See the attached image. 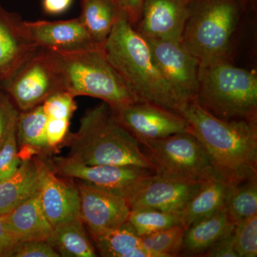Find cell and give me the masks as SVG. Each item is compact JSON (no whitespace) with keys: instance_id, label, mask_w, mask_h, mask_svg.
<instances>
[{"instance_id":"cell-1","label":"cell","mask_w":257,"mask_h":257,"mask_svg":"<svg viewBox=\"0 0 257 257\" xmlns=\"http://www.w3.org/2000/svg\"><path fill=\"white\" fill-rule=\"evenodd\" d=\"M179 114L207 150L221 177L236 185L257 176L256 121L216 117L195 100Z\"/></svg>"},{"instance_id":"cell-2","label":"cell","mask_w":257,"mask_h":257,"mask_svg":"<svg viewBox=\"0 0 257 257\" xmlns=\"http://www.w3.org/2000/svg\"><path fill=\"white\" fill-rule=\"evenodd\" d=\"M102 49L109 63L140 99L178 114L187 105L161 72L146 38L121 11Z\"/></svg>"},{"instance_id":"cell-3","label":"cell","mask_w":257,"mask_h":257,"mask_svg":"<svg viewBox=\"0 0 257 257\" xmlns=\"http://www.w3.org/2000/svg\"><path fill=\"white\" fill-rule=\"evenodd\" d=\"M69 157L87 165H133L155 172L140 144L105 102L88 109L77 133L67 135Z\"/></svg>"},{"instance_id":"cell-4","label":"cell","mask_w":257,"mask_h":257,"mask_svg":"<svg viewBox=\"0 0 257 257\" xmlns=\"http://www.w3.org/2000/svg\"><path fill=\"white\" fill-rule=\"evenodd\" d=\"M60 74L63 90L74 96L101 99L117 111L140 99L109 63L102 47L72 53L50 51Z\"/></svg>"},{"instance_id":"cell-5","label":"cell","mask_w":257,"mask_h":257,"mask_svg":"<svg viewBox=\"0 0 257 257\" xmlns=\"http://www.w3.org/2000/svg\"><path fill=\"white\" fill-rule=\"evenodd\" d=\"M195 101L216 117L256 121L257 74L229 60L200 66Z\"/></svg>"},{"instance_id":"cell-6","label":"cell","mask_w":257,"mask_h":257,"mask_svg":"<svg viewBox=\"0 0 257 257\" xmlns=\"http://www.w3.org/2000/svg\"><path fill=\"white\" fill-rule=\"evenodd\" d=\"M245 0H192L182 43L200 66L229 60Z\"/></svg>"},{"instance_id":"cell-7","label":"cell","mask_w":257,"mask_h":257,"mask_svg":"<svg viewBox=\"0 0 257 257\" xmlns=\"http://www.w3.org/2000/svg\"><path fill=\"white\" fill-rule=\"evenodd\" d=\"M143 145L155 165V174L161 177L191 182L224 179L206 149L192 133L175 134Z\"/></svg>"},{"instance_id":"cell-8","label":"cell","mask_w":257,"mask_h":257,"mask_svg":"<svg viewBox=\"0 0 257 257\" xmlns=\"http://www.w3.org/2000/svg\"><path fill=\"white\" fill-rule=\"evenodd\" d=\"M52 170L64 177L85 181L124 198L128 202L153 177V171L133 165H87L71 157L52 159Z\"/></svg>"},{"instance_id":"cell-9","label":"cell","mask_w":257,"mask_h":257,"mask_svg":"<svg viewBox=\"0 0 257 257\" xmlns=\"http://www.w3.org/2000/svg\"><path fill=\"white\" fill-rule=\"evenodd\" d=\"M2 89L20 111L40 105L52 94L63 90L50 51L39 48Z\"/></svg>"},{"instance_id":"cell-10","label":"cell","mask_w":257,"mask_h":257,"mask_svg":"<svg viewBox=\"0 0 257 257\" xmlns=\"http://www.w3.org/2000/svg\"><path fill=\"white\" fill-rule=\"evenodd\" d=\"M155 62L184 104L195 100L200 63L182 42L146 38Z\"/></svg>"},{"instance_id":"cell-11","label":"cell","mask_w":257,"mask_h":257,"mask_svg":"<svg viewBox=\"0 0 257 257\" xmlns=\"http://www.w3.org/2000/svg\"><path fill=\"white\" fill-rule=\"evenodd\" d=\"M114 113L140 145L175 134L190 133V126L183 116L149 101H139Z\"/></svg>"},{"instance_id":"cell-12","label":"cell","mask_w":257,"mask_h":257,"mask_svg":"<svg viewBox=\"0 0 257 257\" xmlns=\"http://www.w3.org/2000/svg\"><path fill=\"white\" fill-rule=\"evenodd\" d=\"M79 218L89 233L124 224L130 216V203L124 198L79 180Z\"/></svg>"},{"instance_id":"cell-13","label":"cell","mask_w":257,"mask_h":257,"mask_svg":"<svg viewBox=\"0 0 257 257\" xmlns=\"http://www.w3.org/2000/svg\"><path fill=\"white\" fill-rule=\"evenodd\" d=\"M23 26L31 41L44 50L72 53L99 47L79 17L62 21H23Z\"/></svg>"},{"instance_id":"cell-14","label":"cell","mask_w":257,"mask_h":257,"mask_svg":"<svg viewBox=\"0 0 257 257\" xmlns=\"http://www.w3.org/2000/svg\"><path fill=\"white\" fill-rule=\"evenodd\" d=\"M192 0H145L137 30L145 38L182 42Z\"/></svg>"},{"instance_id":"cell-15","label":"cell","mask_w":257,"mask_h":257,"mask_svg":"<svg viewBox=\"0 0 257 257\" xmlns=\"http://www.w3.org/2000/svg\"><path fill=\"white\" fill-rule=\"evenodd\" d=\"M23 20L0 5V89L35 55L38 47L25 33Z\"/></svg>"},{"instance_id":"cell-16","label":"cell","mask_w":257,"mask_h":257,"mask_svg":"<svg viewBox=\"0 0 257 257\" xmlns=\"http://www.w3.org/2000/svg\"><path fill=\"white\" fill-rule=\"evenodd\" d=\"M40 179L39 196L44 212L53 226L79 218L77 187L64 182L48 164L38 159Z\"/></svg>"},{"instance_id":"cell-17","label":"cell","mask_w":257,"mask_h":257,"mask_svg":"<svg viewBox=\"0 0 257 257\" xmlns=\"http://www.w3.org/2000/svg\"><path fill=\"white\" fill-rule=\"evenodd\" d=\"M207 182H191L153 175L130 202V209L179 212Z\"/></svg>"},{"instance_id":"cell-18","label":"cell","mask_w":257,"mask_h":257,"mask_svg":"<svg viewBox=\"0 0 257 257\" xmlns=\"http://www.w3.org/2000/svg\"><path fill=\"white\" fill-rule=\"evenodd\" d=\"M5 220L10 231L21 242L46 241L53 231V226L42 209L38 192L5 214Z\"/></svg>"},{"instance_id":"cell-19","label":"cell","mask_w":257,"mask_h":257,"mask_svg":"<svg viewBox=\"0 0 257 257\" xmlns=\"http://www.w3.org/2000/svg\"><path fill=\"white\" fill-rule=\"evenodd\" d=\"M235 226L225 207L187 228L182 251L190 255L204 252L216 241L231 234Z\"/></svg>"},{"instance_id":"cell-20","label":"cell","mask_w":257,"mask_h":257,"mask_svg":"<svg viewBox=\"0 0 257 257\" xmlns=\"http://www.w3.org/2000/svg\"><path fill=\"white\" fill-rule=\"evenodd\" d=\"M40 179L38 159L22 162L14 175L0 182V215L8 214L38 192Z\"/></svg>"},{"instance_id":"cell-21","label":"cell","mask_w":257,"mask_h":257,"mask_svg":"<svg viewBox=\"0 0 257 257\" xmlns=\"http://www.w3.org/2000/svg\"><path fill=\"white\" fill-rule=\"evenodd\" d=\"M101 256L155 257L143 247L140 236L128 221L116 227L90 233Z\"/></svg>"},{"instance_id":"cell-22","label":"cell","mask_w":257,"mask_h":257,"mask_svg":"<svg viewBox=\"0 0 257 257\" xmlns=\"http://www.w3.org/2000/svg\"><path fill=\"white\" fill-rule=\"evenodd\" d=\"M231 184L224 179L210 181L179 211L182 224L187 228L193 223L212 215L226 207Z\"/></svg>"},{"instance_id":"cell-23","label":"cell","mask_w":257,"mask_h":257,"mask_svg":"<svg viewBox=\"0 0 257 257\" xmlns=\"http://www.w3.org/2000/svg\"><path fill=\"white\" fill-rule=\"evenodd\" d=\"M46 241L60 256H96L80 218L55 226Z\"/></svg>"},{"instance_id":"cell-24","label":"cell","mask_w":257,"mask_h":257,"mask_svg":"<svg viewBox=\"0 0 257 257\" xmlns=\"http://www.w3.org/2000/svg\"><path fill=\"white\" fill-rule=\"evenodd\" d=\"M81 19L93 42L102 47L110 35L120 10L115 0H81Z\"/></svg>"},{"instance_id":"cell-25","label":"cell","mask_w":257,"mask_h":257,"mask_svg":"<svg viewBox=\"0 0 257 257\" xmlns=\"http://www.w3.org/2000/svg\"><path fill=\"white\" fill-rule=\"evenodd\" d=\"M47 116L42 104L19 112L16 133L18 145H30L40 152L47 150L46 126Z\"/></svg>"},{"instance_id":"cell-26","label":"cell","mask_w":257,"mask_h":257,"mask_svg":"<svg viewBox=\"0 0 257 257\" xmlns=\"http://www.w3.org/2000/svg\"><path fill=\"white\" fill-rule=\"evenodd\" d=\"M256 177L232 185L230 189L226 209L229 217L236 225L243 219L256 214Z\"/></svg>"},{"instance_id":"cell-27","label":"cell","mask_w":257,"mask_h":257,"mask_svg":"<svg viewBox=\"0 0 257 257\" xmlns=\"http://www.w3.org/2000/svg\"><path fill=\"white\" fill-rule=\"evenodd\" d=\"M128 221L133 225L140 236L153 234L182 224L179 212L153 209H132Z\"/></svg>"},{"instance_id":"cell-28","label":"cell","mask_w":257,"mask_h":257,"mask_svg":"<svg viewBox=\"0 0 257 257\" xmlns=\"http://www.w3.org/2000/svg\"><path fill=\"white\" fill-rule=\"evenodd\" d=\"M186 229L187 226L180 224L153 234L140 236L142 246L153 253L155 257L179 256L182 251Z\"/></svg>"},{"instance_id":"cell-29","label":"cell","mask_w":257,"mask_h":257,"mask_svg":"<svg viewBox=\"0 0 257 257\" xmlns=\"http://www.w3.org/2000/svg\"><path fill=\"white\" fill-rule=\"evenodd\" d=\"M234 248L238 257L257 256V215L240 221L234 231Z\"/></svg>"},{"instance_id":"cell-30","label":"cell","mask_w":257,"mask_h":257,"mask_svg":"<svg viewBox=\"0 0 257 257\" xmlns=\"http://www.w3.org/2000/svg\"><path fill=\"white\" fill-rule=\"evenodd\" d=\"M16 126L0 147V182L9 179L18 171L22 161L18 157Z\"/></svg>"},{"instance_id":"cell-31","label":"cell","mask_w":257,"mask_h":257,"mask_svg":"<svg viewBox=\"0 0 257 257\" xmlns=\"http://www.w3.org/2000/svg\"><path fill=\"white\" fill-rule=\"evenodd\" d=\"M75 96L67 91L61 90L52 94L42 103L47 118L70 120L77 109Z\"/></svg>"},{"instance_id":"cell-32","label":"cell","mask_w":257,"mask_h":257,"mask_svg":"<svg viewBox=\"0 0 257 257\" xmlns=\"http://www.w3.org/2000/svg\"><path fill=\"white\" fill-rule=\"evenodd\" d=\"M19 112L7 93L0 92V147L11 130L16 126Z\"/></svg>"},{"instance_id":"cell-33","label":"cell","mask_w":257,"mask_h":257,"mask_svg":"<svg viewBox=\"0 0 257 257\" xmlns=\"http://www.w3.org/2000/svg\"><path fill=\"white\" fill-rule=\"evenodd\" d=\"M60 255L45 240L24 241L19 245L13 257H59Z\"/></svg>"},{"instance_id":"cell-34","label":"cell","mask_w":257,"mask_h":257,"mask_svg":"<svg viewBox=\"0 0 257 257\" xmlns=\"http://www.w3.org/2000/svg\"><path fill=\"white\" fill-rule=\"evenodd\" d=\"M70 120L47 118L46 140L48 150L58 147L68 135Z\"/></svg>"},{"instance_id":"cell-35","label":"cell","mask_w":257,"mask_h":257,"mask_svg":"<svg viewBox=\"0 0 257 257\" xmlns=\"http://www.w3.org/2000/svg\"><path fill=\"white\" fill-rule=\"evenodd\" d=\"M21 243L18 236L7 226L5 214L0 215V257L13 256Z\"/></svg>"},{"instance_id":"cell-36","label":"cell","mask_w":257,"mask_h":257,"mask_svg":"<svg viewBox=\"0 0 257 257\" xmlns=\"http://www.w3.org/2000/svg\"><path fill=\"white\" fill-rule=\"evenodd\" d=\"M204 253V256L238 257L234 248V231L211 245Z\"/></svg>"},{"instance_id":"cell-37","label":"cell","mask_w":257,"mask_h":257,"mask_svg":"<svg viewBox=\"0 0 257 257\" xmlns=\"http://www.w3.org/2000/svg\"><path fill=\"white\" fill-rule=\"evenodd\" d=\"M120 11L126 17L128 23L136 27L140 18L145 0H115Z\"/></svg>"},{"instance_id":"cell-38","label":"cell","mask_w":257,"mask_h":257,"mask_svg":"<svg viewBox=\"0 0 257 257\" xmlns=\"http://www.w3.org/2000/svg\"><path fill=\"white\" fill-rule=\"evenodd\" d=\"M73 0H43L42 8L47 15H57L65 13Z\"/></svg>"},{"instance_id":"cell-39","label":"cell","mask_w":257,"mask_h":257,"mask_svg":"<svg viewBox=\"0 0 257 257\" xmlns=\"http://www.w3.org/2000/svg\"><path fill=\"white\" fill-rule=\"evenodd\" d=\"M253 1H254V0H253ZM255 1H256V0H255Z\"/></svg>"}]
</instances>
